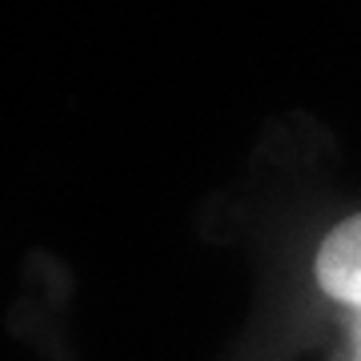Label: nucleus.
I'll return each instance as SVG.
<instances>
[{
	"label": "nucleus",
	"instance_id": "nucleus-1",
	"mask_svg": "<svg viewBox=\"0 0 361 361\" xmlns=\"http://www.w3.org/2000/svg\"><path fill=\"white\" fill-rule=\"evenodd\" d=\"M310 281L334 322L361 317V213H349L322 233L310 261Z\"/></svg>",
	"mask_w": 361,
	"mask_h": 361
},
{
	"label": "nucleus",
	"instance_id": "nucleus-2",
	"mask_svg": "<svg viewBox=\"0 0 361 361\" xmlns=\"http://www.w3.org/2000/svg\"><path fill=\"white\" fill-rule=\"evenodd\" d=\"M337 325V361H361V317H341Z\"/></svg>",
	"mask_w": 361,
	"mask_h": 361
}]
</instances>
